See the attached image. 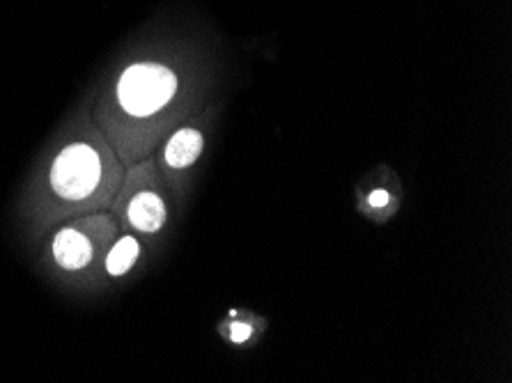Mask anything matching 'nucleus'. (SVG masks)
Instances as JSON below:
<instances>
[{"label": "nucleus", "mask_w": 512, "mask_h": 383, "mask_svg": "<svg viewBox=\"0 0 512 383\" xmlns=\"http://www.w3.org/2000/svg\"><path fill=\"white\" fill-rule=\"evenodd\" d=\"M177 90V78L168 67L134 65L122 74L118 85L120 104L127 113L147 117L164 108Z\"/></svg>", "instance_id": "nucleus-1"}, {"label": "nucleus", "mask_w": 512, "mask_h": 383, "mask_svg": "<svg viewBox=\"0 0 512 383\" xmlns=\"http://www.w3.org/2000/svg\"><path fill=\"white\" fill-rule=\"evenodd\" d=\"M102 166L88 145H69L60 152L51 170V186L60 198L81 200L97 189Z\"/></svg>", "instance_id": "nucleus-2"}, {"label": "nucleus", "mask_w": 512, "mask_h": 383, "mask_svg": "<svg viewBox=\"0 0 512 383\" xmlns=\"http://www.w3.org/2000/svg\"><path fill=\"white\" fill-rule=\"evenodd\" d=\"M53 257L62 269L76 271L83 269L92 257L90 241L76 230H62L58 232L56 241H53Z\"/></svg>", "instance_id": "nucleus-3"}, {"label": "nucleus", "mask_w": 512, "mask_h": 383, "mask_svg": "<svg viewBox=\"0 0 512 383\" xmlns=\"http://www.w3.org/2000/svg\"><path fill=\"white\" fill-rule=\"evenodd\" d=\"M129 221L141 232H157L166 223V205L154 193L136 195L129 205Z\"/></svg>", "instance_id": "nucleus-4"}, {"label": "nucleus", "mask_w": 512, "mask_h": 383, "mask_svg": "<svg viewBox=\"0 0 512 383\" xmlns=\"http://www.w3.org/2000/svg\"><path fill=\"white\" fill-rule=\"evenodd\" d=\"M203 152V136L193 129H182L170 138L166 147V161L173 168H186Z\"/></svg>", "instance_id": "nucleus-5"}, {"label": "nucleus", "mask_w": 512, "mask_h": 383, "mask_svg": "<svg viewBox=\"0 0 512 383\" xmlns=\"http://www.w3.org/2000/svg\"><path fill=\"white\" fill-rule=\"evenodd\" d=\"M136 257H138V241L131 237H124L113 246L111 253H108L106 269L111 276H122V273H127L131 267H134Z\"/></svg>", "instance_id": "nucleus-6"}, {"label": "nucleus", "mask_w": 512, "mask_h": 383, "mask_svg": "<svg viewBox=\"0 0 512 383\" xmlns=\"http://www.w3.org/2000/svg\"><path fill=\"white\" fill-rule=\"evenodd\" d=\"M248 335H251V326H248V324L235 322V324L230 326V338H232V342H237V345H242V342H246Z\"/></svg>", "instance_id": "nucleus-7"}, {"label": "nucleus", "mask_w": 512, "mask_h": 383, "mask_svg": "<svg viewBox=\"0 0 512 383\" xmlns=\"http://www.w3.org/2000/svg\"><path fill=\"white\" fill-rule=\"evenodd\" d=\"M368 202H370L372 207H386L391 202V195L386 193V191H375V193H370Z\"/></svg>", "instance_id": "nucleus-8"}]
</instances>
